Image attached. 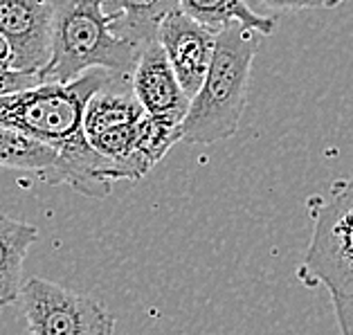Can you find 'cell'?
Listing matches in <instances>:
<instances>
[{
  "label": "cell",
  "mask_w": 353,
  "mask_h": 335,
  "mask_svg": "<svg viewBox=\"0 0 353 335\" xmlns=\"http://www.w3.org/2000/svg\"><path fill=\"white\" fill-rule=\"evenodd\" d=\"M124 79L110 70H90L68 83H37L0 94V126L16 128L57 149L59 160L48 185H68L88 199H106L113 165L99 156L83 133V108L94 92Z\"/></svg>",
  "instance_id": "cell-1"
},
{
  "label": "cell",
  "mask_w": 353,
  "mask_h": 335,
  "mask_svg": "<svg viewBox=\"0 0 353 335\" xmlns=\"http://www.w3.org/2000/svg\"><path fill=\"white\" fill-rule=\"evenodd\" d=\"M106 0H54L52 52L39 72L41 83H68L90 70L131 77L142 45L119 32Z\"/></svg>",
  "instance_id": "cell-2"
},
{
  "label": "cell",
  "mask_w": 353,
  "mask_h": 335,
  "mask_svg": "<svg viewBox=\"0 0 353 335\" xmlns=\"http://www.w3.org/2000/svg\"><path fill=\"white\" fill-rule=\"evenodd\" d=\"M256 37L259 34L239 23L219 30L205 81L180 122V142L214 144L236 135L245 110L250 70L259 52Z\"/></svg>",
  "instance_id": "cell-3"
},
{
  "label": "cell",
  "mask_w": 353,
  "mask_h": 335,
  "mask_svg": "<svg viewBox=\"0 0 353 335\" xmlns=\"http://www.w3.org/2000/svg\"><path fill=\"white\" fill-rule=\"evenodd\" d=\"M311 243L297 268V279L308 288L353 293V176L340 178L326 196H311Z\"/></svg>",
  "instance_id": "cell-4"
},
{
  "label": "cell",
  "mask_w": 353,
  "mask_h": 335,
  "mask_svg": "<svg viewBox=\"0 0 353 335\" xmlns=\"http://www.w3.org/2000/svg\"><path fill=\"white\" fill-rule=\"evenodd\" d=\"M19 304L28 324V335L115 333V317L104 304L48 279L30 277L23 281Z\"/></svg>",
  "instance_id": "cell-5"
},
{
  "label": "cell",
  "mask_w": 353,
  "mask_h": 335,
  "mask_svg": "<svg viewBox=\"0 0 353 335\" xmlns=\"http://www.w3.org/2000/svg\"><path fill=\"white\" fill-rule=\"evenodd\" d=\"M52 23L54 0H0V37L12 70L39 77L52 52Z\"/></svg>",
  "instance_id": "cell-6"
},
{
  "label": "cell",
  "mask_w": 353,
  "mask_h": 335,
  "mask_svg": "<svg viewBox=\"0 0 353 335\" xmlns=\"http://www.w3.org/2000/svg\"><path fill=\"white\" fill-rule=\"evenodd\" d=\"M216 34L219 30L194 21L183 10L171 12L158 28V41L189 101L205 81L216 45Z\"/></svg>",
  "instance_id": "cell-7"
},
{
  "label": "cell",
  "mask_w": 353,
  "mask_h": 335,
  "mask_svg": "<svg viewBox=\"0 0 353 335\" xmlns=\"http://www.w3.org/2000/svg\"><path fill=\"white\" fill-rule=\"evenodd\" d=\"M131 92L144 113L183 122L189 108V97L180 88L174 68L169 65L160 41L144 43L131 72Z\"/></svg>",
  "instance_id": "cell-8"
},
{
  "label": "cell",
  "mask_w": 353,
  "mask_h": 335,
  "mask_svg": "<svg viewBox=\"0 0 353 335\" xmlns=\"http://www.w3.org/2000/svg\"><path fill=\"white\" fill-rule=\"evenodd\" d=\"M39 241V227L0 214V308L19 304L23 288V263Z\"/></svg>",
  "instance_id": "cell-9"
},
{
  "label": "cell",
  "mask_w": 353,
  "mask_h": 335,
  "mask_svg": "<svg viewBox=\"0 0 353 335\" xmlns=\"http://www.w3.org/2000/svg\"><path fill=\"white\" fill-rule=\"evenodd\" d=\"M180 10L194 21L210 25L214 30L225 28L230 23L243 25L245 30H252L261 37H270L277 28V23L270 16L256 14L248 0H180Z\"/></svg>",
  "instance_id": "cell-10"
},
{
  "label": "cell",
  "mask_w": 353,
  "mask_h": 335,
  "mask_svg": "<svg viewBox=\"0 0 353 335\" xmlns=\"http://www.w3.org/2000/svg\"><path fill=\"white\" fill-rule=\"evenodd\" d=\"M57 160L59 153L50 144L16 131V128L0 126V167L30 171L46 183V178L57 167Z\"/></svg>",
  "instance_id": "cell-11"
},
{
  "label": "cell",
  "mask_w": 353,
  "mask_h": 335,
  "mask_svg": "<svg viewBox=\"0 0 353 335\" xmlns=\"http://www.w3.org/2000/svg\"><path fill=\"white\" fill-rule=\"evenodd\" d=\"M176 142H180V122L144 113L137 122V147L131 158L133 183L149 174Z\"/></svg>",
  "instance_id": "cell-12"
},
{
  "label": "cell",
  "mask_w": 353,
  "mask_h": 335,
  "mask_svg": "<svg viewBox=\"0 0 353 335\" xmlns=\"http://www.w3.org/2000/svg\"><path fill=\"white\" fill-rule=\"evenodd\" d=\"M144 115V108L140 101L135 99V94L113 90L110 85L101 88L88 99V104L83 108L81 126L88 140L94 135L108 131V128L126 124V122H137Z\"/></svg>",
  "instance_id": "cell-13"
},
{
  "label": "cell",
  "mask_w": 353,
  "mask_h": 335,
  "mask_svg": "<svg viewBox=\"0 0 353 335\" xmlns=\"http://www.w3.org/2000/svg\"><path fill=\"white\" fill-rule=\"evenodd\" d=\"M106 5L117 14L119 32L140 45L158 39L160 23L180 10V0H106Z\"/></svg>",
  "instance_id": "cell-14"
},
{
  "label": "cell",
  "mask_w": 353,
  "mask_h": 335,
  "mask_svg": "<svg viewBox=\"0 0 353 335\" xmlns=\"http://www.w3.org/2000/svg\"><path fill=\"white\" fill-rule=\"evenodd\" d=\"M272 12H299V10H333L344 0H254Z\"/></svg>",
  "instance_id": "cell-15"
},
{
  "label": "cell",
  "mask_w": 353,
  "mask_h": 335,
  "mask_svg": "<svg viewBox=\"0 0 353 335\" xmlns=\"http://www.w3.org/2000/svg\"><path fill=\"white\" fill-rule=\"evenodd\" d=\"M340 335H353V293H331Z\"/></svg>",
  "instance_id": "cell-16"
},
{
  "label": "cell",
  "mask_w": 353,
  "mask_h": 335,
  "mask_svg": "<svg viewBox=\"0 0 353 335\" xmlns=\"http://www.w3.org/2000/svg\"><path fill=\"white\" fill-rule=\"evenodd\" d=\"M41 83L37 74H25L19 70H12L10 74L0 77V94H10L16 90H25V88H32V85Z\"/></svg>",
  "instance_id": "cell-17"
},
{
  "label": "cell",
  "mask_w": 353,
  "mask_h": 335,
  "mask_svg": "<svg viewBox=\"0 0 353 335\" xmlns=\"http://www.w3.org/2000/svg\"><path fill=\"white\" fill-rule=\"evenodd\" d=\"M0 59H5L7 63H10V48H7V43L0 37Z\"/></svg>",
  "instance_id": "cell-18"
},
{
  "label": "cell",
  "mask_w": 353,
  "mask_h": 335,
  "mask_svg": "<svg viewBox=\"0 0 353 335\" xmlns=\"http://www.w3.org/2000/svg\"><path fill=\"white\" fill-rule=\"evenodd\" d=\"M12 72V65L5 61V59H0V77H5V74H10Z\"/></svg>",
  "instance_id": "cell-19"
}]
</instances>
